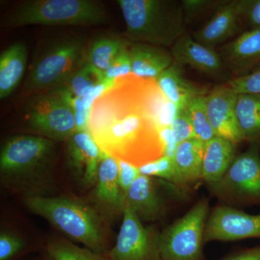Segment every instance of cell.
<instances>
[{"label": "cell", "mask_w": 260, "mask_h": 260, "mask_svg": "<svg viewBox=\"0 0 260 260\" xmlns=\"http://www.w3.org/2000/svg\"><path fill=\"white\" fill-rule=\"evenodd\" d=\"M131 75L115 80L95 101L88 132L103 151L140 168L164 155V148L143 102V80Z\"/></svg>", "instance_id": "1"}, {"label": "cell", "mask_w": 260, "mask_h": 260, "mask_svg": "<svg viewBox=\"0 0 260 260\" xmlns=\"http://www.w3.org/2000/svg\"><path fill=\"white\" fill-rule=\"evenodd\" d=\"M30 212L47 220L75 242L95 252L107 250V232L99 210L70 197L27 194L23 200Z\"/></svg>", "instance_id": "2"}, {"label": "cell", "mask_w": 260, "mask_h": 260, "mask_svg": "<svg viewBox=\"0 0 260 260\" xmlns=\"http://www.w3.org/2000/svg\"><path fill=\"white\" fill-rule=\"evenodd\" d=\"M133 43L172 47L184 34V13L181 3L171 0H118Z\"/></svg>", "instance_id": "3"}, {"label": "cell", "mask_w": 260, "mask_h": 260, "mask_svg": "<svg viewBox=\"0 0 260 260\" xmlns=\"http://www.w3.org/2000/svg\"><path fill=\"white\" fill-rule=\"evenodd\" d=\"M88 44L78 36L57 38L36 55L25 81L30 94L62 88L87 61Z\"/></svg>", "instance_id": "4"}, {"label": "cell", "mask_w": 260, "mask_h": 260, "mask_svg": "<svg viewBox=\"0 0 260 260\" xmlns=\"http://www.w3.org/2000/svg\"><path fill=\"white\" fill-rule=\"evenodd\" d=\"M107 20L101 3L93 0H27L1 19V26L17 28L29 25H100Z\"/></svg>", "instance_id": "5"}, {"label": "cell", "mask_w": 260, "mask_h": 260, "mask_svg": "<svg viewBox=\"0 0 260 260\" xmlns=\"http://www.w3.org/2000/svg\"><path fill=\"white\" fill-rule=\"evenodd\" d=\"M55 148L54 141L39 135L10 137L0 152L2 179L20 183L42 175L54 160Z\"/></svg>", "instance_id": "6"}, {"label": "cell", "mask_w": 260, "mask_h": 260, "mask_svg": "<svg viewBox=\"0 0 260 260\" xmlns=\"http://www.w3.org/2000/svg\"><path fill=\"white\" fill-rule=\"evenodd\" d=\"M210 213L209 201L202 198L187 213L158 236L160 260H206L205 232Z\"/></svg>", "instance_id": "7"}, {"label": "cell", "mask_w": 260, "mask_h": 260, "mask_svg": "<svg viewBox=\"0 0 260 260\" xmlns=\"http://www.w3.org/2000/svg\"><path fill=\"white\" fill-rule=\"evenodd\" d=\"M23 114L29 127L53 141L68 140L75 132L70 93L64 87L32 94L25 102Z\"/></svg>", "instance_id": "8"}, {"label": "cell", "mask_w": 260, "mask_h": 260, "mask_svg": "<svg viewBox=\"0 0 260 260\" xmlns=\"http://www.w3.org/2000/svg\"><path fill=\"white\" fill-rule=\"evenodd\" d=\"M227 204L260 207V143L237 155L223 178L209 186Z\"/></svg>", "instance_id": "9"}, {"label": "cell", "mask_w": 260, "mask_h": 260, "mask_svg": "<svg viewBox=\"0 0 260 260\" xmlns=\"http://www.w3.org/2000/svg\"><path fill=\"white\" fill-rule=\"evenodd\" d=\"M158 236L144 226L139 217L125 205L115 245L108 254L110 260H160Z\"/></svg>", "instance_id": "10"}, {"label": "cell", "mask_w": 260, "mask_h": 260, "mask_svg": "<svg viewBox=\"0 0 260 260\" xmlns=\"http://www.w3.org/2000/svg\"><path fill=\"white\" fill-rule=\"evenodd\" d=\"M260 239V213L251 215L230 205L210 210L205 232V243Z\"/></svg>", "instance_id": "11"}, {"label": "cell", "mask_w": 260, "mask_h": 260, "mask_svg": "<svg viewBox=\"0 0 260 260\" xmlns=\"http://www.w3.org/2000/svg\"><path fill=\"white\" fill-rule=\"evenodd\" d=\"M237 96L227 84L215 87L205 96L207 114L215 136L236 145L244 141L236 116Z\"/></svg>", "instance_id": "12"}, {"label": "cell", "mask_w": 260, "mask_h": 260, "mask_svg": "<svg viewBox=\"0 0 260 260\" xmlns=\"http://www.w3.org/2000/svg\"><path fill=\"white\" fill-rule=\"evenodd\" d=\"M103 153L88 131L75 132L68 140V164L85 185L96 184Z\"/></svg>", "instance_id": "13"}, {"label": "cell", "mask_w": 260, "mask_h": 260, "mask_svg": "<svg viewBox=\"0 0 260 260\" xmlns=\"http://www.w3.org/2000/svg\"><path fill=\"white\" fill-rule=\"evenodd\" d=\"M171 53L174 62L179 66L188 65L197 71L212 77L225 72V65L218 51L196 42L192 37L184 34L172 46Z\"/></svg>", "instance_id": "14"}, {"label": "cell", "mask_w": 260, "mask_h": 260, "mask_svg": "<svg viewBox=\"0 0 260 260\" xmlns=\"http://www.w3.org/2000/svg\"><path fill=\"white\" fill-rule=\"evenodd\" d=\"M218 53L235 78L248 74L260 64V28L242 32L220 48Z\"/></svg>", "instance_id": "15"}, {"label": "cell", "mask_w": 260, "mask_h": 260, "mask_svg": "<svg viewBox=\"0 0 260 260\" xmlns=\"http://www.w3.org/2000/svg\"><path fill=\"white\" fill-rule=\"evenodd\" d=\"M239 1H228L220 5L209 21L193 32V39L214 49L234 37L240 28Z\"/></svg>", "instance_id": "16"}, {"label": "cell", "mask_w": 260, "mask_h": 260, "mask_svg": "<svg viewBox=\"0 0 260 260\" xmlns=\"http://www.w3.org/2000/svg\"><path fill=\"white\" fill-rule=\"evenodd\" d=\"M95 198L103 209L114 214L124 213L125 193L119 180V161L103 153L95 184Z\"/></svg>", "instance_id": "17"}, {"label": "cell", "mask_w": 260, "mask_h": 260, "mask_svg": "<svg viewBox=\"0 0 260 260\" xmlns=\"http://www.w3.org/2000/svg\"><path fill=\"white\" fill-rule=\"evenodd\" d=\"M205 143L197 138L178 145L173 157L174 185L186 189L203 179Z\"/></svg>", "instance_id": "18"}, {"label": "cell", "mask_w": 260, "mask_h": 260, "mask_svg": "<svg viewBox=\"0 0 260 260\" xmlns=\"http://www.w3.org/2000/svg\"><path fill=\"white\" fill-rule=\"evenodd\" d=\"M125 205L143 221H155L161 218L165 205L151 177L141 175L132 184L125 194Z\"/></svg>", "instance_id": "19"}, {"label": "cell", "mask_w": 260, "mask_h": 260, "mask_svg": "<svg viewBox=\"0 0 260 260\" xmlns=\"http://www.w3.org/2000/svg\"><path fill=\"white\" fill-rule=\"evenodd\" d=\"M132 73L145 80H155L174 63L172 53L164 47L144 43H132L129 46Z\"/></svg>", "instance_id": "20"}, {"label": "cell", "mask_w": 260, "mask_h": 260, "mask_svg": "<svg viewBox=\"0 0 260 260\" xmlns=\"http://www.w3.org/2000/svg\"><path fill=\"white\" fill-rule=\"evenodd\" d=\"M236 144L215 136L205 144L203 164V180L208 187L218 183L230 167L236 155Z\"/></svg>", "instance_id": "21"}, {"label": "cell", "mask_w": 260, "mask_h": 260, "mask_svg": "<svg viewBox=\"0 0 260 260\" xmlns=\"http://www.w3.org/2000/svg\"><path fill=\"white\" fill-rule=\"evenodd\" d=\"M180 67L174 62L155 80V83L168 101L183 109L191 100L206 95L207 92L186 80Z\"/></svg>", "instance_id": "22"}, {"label": "cell", "mask_w": 260, "mask_h": 260, "mask_svg": "<svg viewBox=\"0 0 260 260\" xmlns=\"http://www.w3.org/2000/svg\"><path fill=\"white\" fill-rule=\"evenodd\" d=\"M27 49L23 42H15L0 54V99L13 93L25 73Z\"/></svg>", "instance_id": "23"}, {"label": "cell", "mask_w": 260, "mask_h": 260, "mask_svg": "<svg viewBox=\"0 0 260 260\" xmlns=\"http://www.w3.org/2000/svg\"><path fill=\"white\" fill-rule=\"evenodd\" d=\"M236 116L244 141L260 143L259 94H238Z\"/></svg>", "instance_id": "24"}, {"label": "cell", "mask_w": 260, "mask_h": 260, "mask_svg": "<svg viewBox=\"0 0 260 260\" xmlns=\"http://www.w3.org/2000/svg\"><path fill=\"white\" fill-rule=\"evenodd\" d=\"M128 43L115 36H101L89 43L87 62L105 73Z\"/></svg>", "instance_id": "25"}, {"label": "cell", "mask_w": 260, "mask_h": 260, "mask_svg": "<svg viewBox=\"0 0 260 260\" xmlns=\"http://www.w3.org/2000/svg\"><path fill=\"white\" fill-rule=\"evenodd\" d=\"M47 251L54 260H110L104 254L95 252L86 247H80L66 240L49 242Z\"/></svg>", "instance_id": "26"}, {"label": "cell", "mask_w": 260, "mask_h": 260, "mask_svg": "<svg viewBox=\"0 0 260 260\" xmlns=\"http://www.w3.org/2000/svg\"><path fill=\"white\" fill-rule=\"evenodd\" d=\"M205 96L195 98L185 109L194 129V138L206 144L215 138V135L207 114Z\"/></svg>", "instance_id": "27"}, {"label": "cell", "mask_w": 260, "mask_h": 260, "mask_svg": "<svg viewBox=\"0 0 260 260\" xmlns=\"http://www.w3.org/2000/svg\"><path fill=\"white\" fill-rule=\"evenodd\" d=\"M106 79L104 72L96 68L85 62L76 73L73 75L71 79L64 85L72 95L76 97L83 98L89 90L102 83Z\"/></svg>", "instance_id": "28"}, {"label": "cell", "mask_w": 260, "mask_h": 260, "mask_svg": "<svg viewBox=\"0 0 260 260\" xmlns=\"http://www.w3.org/2000/svg\"><path fill=\"white\" fill-rule=\"evenodd\" d=\"M140 174L149 177H159L174 184L173 159L162 155L156 160L147 162L140 167Z\"/></svg>", "instance_id": "29"}, {"label": "cell", "mask_w": 260, "mask_h": 260, "mask_svg": "<svg viewBox=\"0 0 260 260\" xmlns=\"http://www.w3.org/2000/svg\"><path fill=\"white\" fill-rule=\"evenodd\" d=\"M227 85L237 94L249 93L260 95V64L248 74L237 77L229 80Z\"/></svg>", "instance_id": "30"}, {"label": "cell", "mask_w": 260, "mask_h": 260, "mask_svg": "<svg viewBox=\"0 0 260 260\" xmlns=\"http://www.w3.org/2000/svg\"><path fill=\"white\" fill-rule=\"evenodd\" d=\"M104 74L107 79L112 81L133 74L129 44L121 49Z\"/></svg>", "instance_id": "31"}, {"label": "cell", "mask_w": 260, "mask_h": 260, "mask_svg": "<svg viewBox=\"0 0 260 260\" xmlns=\"http://www.w3.org/2000/svg\"><path fill=\"white\" fill-rule=\"evenodd\" d=\"M239 22L246 30L260 28V0H239Z\"/></svg>", "instance_id": "32"}, {"label": "cell", "mask_w": 260, "mask_h": 260, "mask_svg": "<svg viewBox=\"0 0 260 260\" xmlns=\"http://www.w3.org/2000/svg\"><path fill=\"white\" fill-rule=\"evenodd\" d=\"M25 246L21 237L13 233L2 232L0 234V260H10L18 254Z\"/></svg>", "instance_id": "33"}, {"label": "cell", "mask_w": 260, "mask_h": 260, "mask_svg": "<svg viewBox=\"0 0 260 260\" xmlns=\"http://www.w3.org/2000/svg\"><path fill=\"white\" fill-rule=\"evenodd\" d=\"M171 129L178 144L194 138V129L186 109H181Z\"/></svg>", "instance_id": "34"}, {"label": "cell", "mask_w": 260, "mask_h": 260, "mask_svg": "<svg viewBox=\"0 0 260 260\" xmlns=\"http://www.w3.org/2000/svg\"><path fill=\"white\" fill-rule=\"evenodd\" d=\"M118 161H119V184L126 194L130 186L141 175V174H140L139 167L124 160H118Z\"/></svg>", "instance_id": "35"}, {"label": "cell", "mask_w": 260, "mask_h": 260, "mask_svg": "<svg viewBox=\"0 0 260 260\" xmlns=\"http://www.w3.org/2000/svg\"><path fill=\"white\" fill-rule=\"evenodd\" d=\"M70 102L74 112L75 132L88 131L90 112L84 109L81 98L75 96L70 93Z\"/></svg>", "instance_id": "36"}, {"label": "cell", "mask_w": 260, "mask_h": 260, "mask_svg": "<svg viewBox=\"0 0 260 260\" xmlns=\"http://www.w3.org/2000/svg\"><path fill=\"white\" fill-rule=\"evenodd\" d=\"M114 81L109 80L106 78L102 83H99L91 90H89L83 98H81L82 103L84 109L90 112L93 107L94 103L108 89L114 86Z\"/></svg>", "instance_id": "37"}, {"label": "cell", "mask_w": 260, "mask_h": 260, "mask_svg": "<svg viewBox=\"0 0 260 260\" xmlns=\"http://www.w3.org/2000/svg\"><path fill=\"white\" fill-rule=\"evenodd\" d=\"M180 110L176 104L169 101H166L157 119V125L159 129L171 127Z\"/></svg>", "instance_id": "38"}, {"label": "cell", "mask_w": 260, "mask_h": 260, "mask_svg": "<svg viewBox=\"0 0 260 260\" xmlns=\"http://www.w3.org/2000/svg\"><path fill=\"white\" fill-rule=\"evenodd\" d=\"M160 139L164 145V155L170 157L173 159L176 149L178 146V143L174 134H173L171 127L161 128L159 131Z\"/></svg>", "instance_id": "39"}, {"label": "cell", "mask_w": 260, "mask_h": 260, "mask_svg": "<svg viewBox=\"0 0 260 260\" xmlns=\"http://www.w3.org/2000/svg\"><path fill=\"white\" fill-rule=\"evenodd\" d=\"M211 3V1L208 0H183L181 2L184 14L187 16L198 14L203 10L207 9Z\"/></svg>", "instance_id": "40"}, {"label": "cell", "mask_w": 260, "mask_h": 260, "mask_svg": "<svg viewBox=\"0 0 260 260\" xmlns=\"http://www.w3.org/2000/svg\"><path fill=\"white\" fill-rule=\"evenodd\" d=\"M220 260H260V244L242 249Z\"/></svg>", "instance_id": "41"}, {"label": "cell", "mask_w": 260, "mask_h": 260, "mask_svg": "<svg viewBox=\"0 0 260 260\" xmlns=\"http://www.w3.org/2000/svg\"><path fill=\"white\" fill-rule=\"evenodd\" d=\"M46 260H54L52 259V258H51L50 256H49V259H46Z\"/></svg>", "instance_id": "42"}]
</instances>
